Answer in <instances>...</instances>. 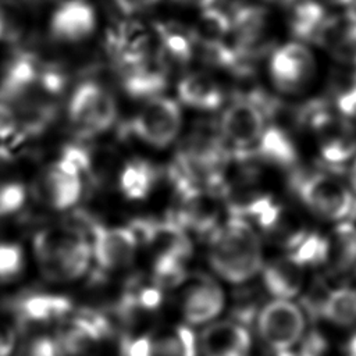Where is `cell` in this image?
Returning <instances> with one entry per match:
<instances>
[{
    "mask_svg": "<svg viewBox=\"0 0 356 356\" xmlns=\"http://www.w3.org/2000/svg\"><path fill=\"white\" fill-rule=\"evenodd\" d=\"M316 43L337 61L356 65V10L327 17Z\"/></svg>",
    "mask_w": 356,
    "mask_h": 356,
    "instance_id": "obj_18",
    "label": "cell"
},
{
    "mask_svg": "<svg viewBox=\"0 0 356 356\" xmlns=\"http://www.w3.org/2000/svg\"><path fill=\"white\" fill-rule=\"evenodd\" d=\"M14 163V154L8 147L0 146V178L8 171Z\"/></svg>",
    "mask_w": 356,
    "mask_h": 356,
    "instance_id": "obj_41",
    "label": "cell"
},
{
    "mask_svg": "<svg viewBox=\"0 0 356 356\" xmlns=\"http://www.w3.org/2000/svg\"><path fill=\"white\" fill-rule=\"evenodd\" d=\"M266 1H277V3L284 4V3H285V1H288V0H266Z\"/></svg>",
    "mask_w": 356,
    "mask_h": 356,
    "instance_id": "obj_44",
    "label": "cell"
},
{
    "mask_svg": "<svg viewBox=\"0 0 356 356\" xmlns=\"http://www.w3.org/2000/svg\"><path fill=\"white\" fill-rule=\"evenodd\" d=\"M161 0H113L115 7L125 15H136L149 11Z\"/></svg>",
    "mask_w": 356,
    "mask_h": 356,
    "instance_id": "obj_39",
    "label": "cell"
},
{
    "mask_svg": "<svg viewBox=\"0 0 356 356\" xmlns=\"http://www.w3.org/2000/svg\"><path fill=\"white\" fill-rule=\"evenodd\" d=\"M268 120L253 92L235 96L218 121V131L231 153H246L260 139Z\"/></svg>",
    "mask_w": 356,
    "mask_h": 356,
    "instance_id": "obj_6",
    "label": "cell"
},
{
    "mask_svg": "<svg viewBox=\"0 0 356 356\" xmlns=\"http://www.w3.org/2000/svg\"><path fill=\"white\" fill-rule=\"evenodd\" d=\"M18 328L11 317L0 318V356H10L17 348Z\"/></svg>",
    "mask_w": 356,
    "mask_h": 356,
    "instance_id": "obj_37",
    "label": "cell"
},
{
    "mask_svg": "<svg viewBox=\"0 0 356 356\" xmlns=\"http://www.w3.org/2000/svg\"><path fill=\"white\" fill-rule=\"evenodd\" d=\"M121 356H153L150 335H125L120 342Z\"/></svg>",
    "mask_w": 356,
    "mask_h": 356,
    "instance_id": "obj_36",
    "label": "cell"
},
{
    "mask_svg": "<svg viewBox=\"0 0 356 356\" xmlns=\"http://www.w3.org/2000/svg\"><path fill=\"white\" fill-rule=\"evenodd\" d=\"M277 167H291L298 160V149L285 128L267 124L257 143L246 153H241Z\"/></svg>",
    "mask_w": 356,
    "mask_h": 356,
    "instance_id": "obj_22",
    "label": "cell"
},
{
    "mask_svg": "<svg viewBox=\"0 0 356 356\" xmlns=\"http://www.w3.org/2000/svg\"><path fill=\"white\" fill-rule=\"evenodd\" d=\"M345 355L346 356H356V332L348 339Z\"/></svg>",
    "mask_w": 356,
    "mask_h": 356,
    "instance_id": "obj_43",
    "label": "cell"
},
{
    "mask_svg": "<svg viewBox=\"0 0 356 356\" xmlns=\"http://www.w3.org/2000/svg\"><path fill=\"white\" fill-rule=\"evenodd\" d=\"M29 191L19 181L0 182V218L17 214L26 203Z\"/></svg>",
    "mask_w": 356,
    "mask_h": 356,
    "instance_id": "obj_34",
    "label": "cell"
},
{
    "mask_svg": "<svg viewBox=\"0 0 356 356\" xmlns=\"http://www.w3.org/2000/svg\"><path fill=\"white\" fill-rule=\"evenodd\" d=\"M293 185L302 203L321 220L342 222L356 213V196L332 174L312 172Z\"/></svg>",
    "mask_w": 356,
    "mask_h": 356,
    "instance_id": "obj_4",
    "label": "cell"
},
{
    "mask_svg": "<svg viewBox=\"0 0 356 356\" xmlns=\"http://www.w3.org/2000/svg\"><path fill=\"white\" fill-rule=\"evenodd\" d=\"M114 71L120 86L129 97L149 100L165 90L171 68L156 50L140 60L117 65Z\"/></svg>",
    "mask_w": 356,
    "mask_h": 356,
    "instance_id": "obj_14",
    "label": "cell"
},
{
    "mask_svg": "<svg viewBox=\"0 0 356 356\" xmlns=\"http://www.w3.org/2000/svg\"><path fill=\"white\" fill-rule=\"evenodd\" d=\"M24 339L15 348V356H64L56 334L43 330L22 332Z\"/></svg>",
    "mask_w": 356,
    "mask_h": 356,
    "instance_id": "obj_32",
    "label": "cell"
},
{
    "mask_svg": "<svg viewBox=\"0 0 356 356\" xmlns=\"http://www.w3.org/2000/svg\"><path fill=\"white\" fill-rule=\"evenodd\" d=\"M261 278L264 288L275 299H291L303 288L305 267L286 254L263 266Z\"/></svg>",
    "mask_w": 356,
    "mask_h": 356,
    "instance_id": "obj_23",
    "label": "cell"
},
{
    "mask_svg": "<svg viewBox=\"0 0 356 356\" xmlns=\"http://www.w3.org/2000/svg\"><path fill=\"white\" fill-rule=\"evenodd\" d=\"M96 13L86 0H63L51 13L49 33L61 44H76L92 36Z\"/></svg>",
    "mask_w": 356,
    "mask_h": 356,
    "instance_id": "obj_15",
    "label": "cell"
},
{
    "mask_svg": "<svg viewBox=\"0 0 356 356\" xmlns=\"http://www.w3.org/2000/svg\"><path fill=\"white\" fill-rule=\"evenodd\" d=\"M21 35V26L13 6L0 3V42H14Z\"/></svg>",
    "mask_w": 356,
    "mask_h": 356,
    "instance_id": "obj_35",
    "label": "cell"
},
{
    "mask_svg": "<svg viewBox=\"0 0 356 356\" xmlns=\"http://www.w3.org/2000/svg\"><path fill=\"white\" fill-rule=\"evenodd\" d=\"M181 313L189 324H204L217 317L225 303L221 286L209 275L197 274L185 281Z\"/></svg>",
    "mask_w": 356,
    "mask_h": 356,
    "instance_id": "obj_16",
    "label": "cell"
},
{
    "mask_svg": "<svg viewBox=\"0 0 356 356\" xmlns=\"http://www.w3.org/2000/svg\"><path fill=\"white\" fill-rule=\"evenodd\" d=\"M4 307L19 332L44 330L51 324H60L75 310L70 298L46 292L19 293L10 299Z\"/></svg>",
    "mask_w": 356,
    "mask_h": 356,
    "instance_id": "obj_9",
    "label": "cell"
},
{
    "mask_svg": "<svg viewBox=\"0 0 356 356\" xmlns=\"http://www.w3.org/2000/svg\"><path fill=\"white\" fill-rule=\"evenodd\" d=\"M207 238L209 264L222 280L243 284L261 271V239L248 220L229 214Z\"/></svg>",
    "mask_w": 356,
    "mask_h": 356,
    "instance_id": "obj_1",
    "label": "cell"
},
{
    "mask_svg": "<svg viewBox=\"0 0 356 356\" xmlns=\"http://www.w3.org/2000/svg\"><path fill=\"white\" fill-rule=\"evenodd\" d=\"M157 53L170 68L186 67L196 56V38L192 29L177 22H156Z\"/></svg>",
    "mask_w": 356,
    "mask_h": 356,
    "instance_id": "obj_20",
    "label": "cell"
},
{
    "mask_svg": "<svg viewBox=\"0 0 356 356\" xmlns=\"http://www.w3.org/2000/svg\"><path fill=\"white\" fill-rule=\"evenodd\" d=\"M234 49L249 64H254L270 47L268 13L260 4L236 3L229 10Z\"/></svg>",
    "mask_w": 356,
    "mask_h": 356,
    "instance_id": "obj_13",
    "label": "cell"
},
{
    "mask_svg": "<svg viewBox=\"0 0 356 356\" xmlns=\"http://www.w3.org/2000/svg\"><path fill=\"white\" fill-rule=\"evenodd\" d=\"M179 6H184V7H191V8H199L200 11L202 10H206L209 7H213V6H217L220 0H171Z\"/></svg>",
    "mask_w": 356,
    "mask_h": 356,
    "instance_id": "obj_40",
    "label": "cell"
},
{
    "mask_svg": "<svg viewBox=\"0 0 356 356\" xmlns=\"http://www.w3.org/2000/svg\"><path fill=\"white\" fill-rule=\"evenodd\" d=\"M250 334L238 320H221L207 325L200 334L203 356H250Z\"/></svg>",
    "mask_w": 356,
    "mask_h": 356,
    "instance_id": "obj_17",
    "label": "cell"
},
{
    "mask_svg": "<svg viewBox=\"0 0 356 356\" xmlns=\"http://www.w3.org/2000/svg\"><path fill=\"white\" fill-rule=\"evenodd\" d=\"M320 313L337 325H352L356 323V289L337 288L323 299Z\"/></svg>",
    "mask_w": 356,
    "mask_h": 356,
    "instance_id": "obj_28",
    "label": "cell"
},
{
    "mask_svg": "<svg viewBox=\"0 0 356 356\" xmlns=\"http://www.w3.org/2000/svg\"><path fill=\"white\" fill-rule=\"evenodd\" d=\"M286 19L293 38L299 42H316L318 32L328 17L317 0H288L284 3Z\"/></svg>",
    "mask_w": 356,
    "mask_h": 356,
    "instance_id": "obj_24",
    "label": "cell"
},
{
    "mask_svg": "<svg viewBox=\"0 0 356 356\" xmlns=\"http://www.w3.org/2000/svg\"><path fill=\"white\" fill-rule=\"evenodd\" d=\"M257 330L266 345L282 355L300 339L305 331V317L289 299H275L260 310Z\"/></svg>",
    "mask_w": 356,
    "mask_h": 356,
    "instance_id": "obj_12",
    "label": "cell"
},
{
    "mask_svg": "<svg viewBox=\"0 0 356 356\" xmlns=\"http://www.w3.org/2000/svg\"><path fill=\"white\" fill-rule=\"evenodd\" d=\"M107 51L114 67L140 60L153 53L150 33L139 22L124 21L110 31Z\"/></svg>",
    "mask_w": 356,
    "mask_h": 356,
    "instance_id": "obj_19",
    "label": "cell"
},
{
    "mask_svg": "<svg viewBox=\"0 0 356 356\" xmlns=\"http://www.w3.org/2000/svg\"><path fill=\"white\" fill-rule=\"evenodd\" d=\"M33 254L42 275L51 282H71L86 274L92 248L79 225H57L38 231Z\"/></svg>",
    "mask_w": 356,
    "mask_h": 356,
    "instance_id": "obj_2",
    "label": "cell"
},
{
    "mask_svg": "<svg viewBox=\"0 0 356 356\" xmlns=\"http://www.w3.org/2000/svg\"><path fill=\"white\" fill-rule=\"evenodd\" d=\"M24 249L15 242H0V282L15 281L24 271Z\"/></svg>",
    "mask_w": 356,
    "mask_h": 356,
    "instance_id": "obj_33",
    "label": "cell"
},
{
    "mask_svg": "<svg viewBox=\"0 0 356 356\" xmlns=\"http://www.w3.org/2000/svg\"><path fill=\"white\" fill-rule=\"evenodd\" d=\"M182 128L179 103L167 96L145 100L143 106L125 124L124 131L147 146L163 149L170 146Z\"/></svg>",
    "mask_w": 356,
    "mask_h": 356,
    "instance_id": "obj_5",
    "label": "cell"
},
{
    "mask_svg": "<svg viewBox=\"0 0 356 356\" xmlns=\"http://www.w3.org/2000/svg\"><path fill=\"white\" fill-rule=\"evenodd\" d=\"M18 131V122L14 111L6 103L0 102V140L14 136Z\"/></svg>",
    "mask_w": 356,
    "mask_h": 356,
    "instance_id": "obj_38",
    "label": "cell"
},
{
    "mask_svg": "<svg viewBox=\"0 0 356 356\" xmlns=\"http://www.w3.org/2000/svg\"><path fill=\"white\" fill-rule=\"evenodd\" d=\"M110 320L97 310H74L54 331L64 356H90L111 334Z\"/></svg>",
    "mask_w": 356,
    "mask_h": 356,
    "instance_id": "obj_11",
    "label": "cell"
},
{
    "mask_svg": "<svg viewBox=\"0 0 356 356\" xmlns=\"http://www.w3.org/2000/svg\"><path fill=\"white\" fill-rule=\"evenodd\" d=\"M330 252V239L317 232H306L289 250L291 256L300 266H318L327 263Z\"/></svg>",
    "mask_w": 356,
    "mask_h": 356,
    "instance_id": "obj_31",
    "label": "cell"
},
{
    "mask_svg": "<svg viewBox=\"0 0 356 356\" xmlns=\"http://www.w3.org/2000/svg\"><path fill=\"white\" fill-rule=\"evenodd\" d=\"M178 100L191 108L214 111L222 106L225 95L221 85L207 72H189L177 85Z\"/></svg>",
    "mask_w": 356,
    "mask_h": 356,
    "instance_id": "obj_21",
    "label": "cell"
},
{
    "mask_svg": "<svg viewBox=\"0 0 356 356\" xmlns=\"http://www.w3.org/2000/svg\"><path fill=\"white\" fill-rule=\"evenodd\" d=\"M349 188L353 192V195L356 196V156L352 160V164L349 168Z\"/></svg>",
    "mask_w": 356,
    "mask_h": 356,
    "instance_id": "obj_42",
    "label": "cell"
},
{
    "mask_svg": "<svg viewBox=\"0 0 356 356\" xmlns=\"http://www.w3.org/2000/svg\"><path fill=\"white\" fill-rule=\"evenodd\" d=\"M330 239L328 260L337 271H346L356 266V225L342 221Z\"/></svg>",
    "mask_w": 356,
    "mask_h": 356,
    "instance_id": "obj_27",
    "label": "cell"
},
{
    "mask_svg": "<svg viewBox=\"0 0 356 356\" xmlns=\"http://www.w3.org/2000/svg\"><path fill=\"white\" fill-rule=\"evenodd\" d=\"M153 356H196L197 343L185 325L164 328L150 335Z\"/></svg>",
    "mask_w": 356,
    "mask_h": 356,
    "instance_id": "obj_26",
    "label": "cell"
},
{
    "mask_svg": "<svg viewBox=\"0 0 356 356\" xmlns=\"http://www.w3.org/2000/svg\"><path fill=\"white\" fill-rule=\"evenodd\" d=\"M353 6H355V10H356V0H355V4H353Z\"/></svg>",
    "mask_w": 356,
    "mask_h": 356,
    "instance_id": "obj_46",
    "label": "cell"
},
{
    "mask_svg": "<svg viewBox=\"0 0 356 356\" xmlns=\"http://www.w3.org/2000/svg\"><path fill=\"white\" fill-rule=\"evenodd\" d=\"M159 182V170L147 160H128L118 171V189L128 200H143Z\"/></svg>",
    "mask_w": 356,
    "mask_h": 356,
    "instance_id": "obj_25",
    "label": "cell"
},
{
    "mask_svg": "<svg viewBox=\"0 0 356 356\" xmlns=\"http://www.w3.org/2000/svg\"><path fill=\"white\" fill-rule=\"evenodd\" d=\"M82 225L92 236V259L102 273H114L132 264L139 242L128 225L108 227L89 217L82 218Z\"/></svg>",
    "mask_w": 356,
    "mask_h": 356,
    "instance_id": "obj_8",
    "label": "cell"
},
{
    "mask_svg": "<svg viewBox=\"0 0 356 356\" xmlns=\"http://www.w3.org/2000/svg\"><path fill=\"white\" fill-rule=\"evenodd\" d=\"M268 74L277 90L285 95H299L313 83L317 60L306 43L288 42L273 50Z\"/></svg>",
    "mask_w": 356,
    "mask_h": 356,
    "instance_id": "obj_7",
    "label": "cell"
},
{
    "mask_svg": "<svg viewBox=\"0 0 356 356\" xmlns=\"http://www.w3.org/2000/svg\"><path fill=\"white\" fill-rule=\"evenodd\" d=\"M196 40H225L232 31L229 10L213 6L200 11L199 21L192 29Z\"/></svg>",
    "mask_w": 356,
    "mask_h": 356,
    "instance_id": "obj_30",
    "label": "cell"
},
{
    "mask_svg": "<svg viewBox=\"0 0 356 356\" xmlns=\"http://www.w3.org/2000/svg\"><path fill=\"white\" fill-rule=\"evenodd\" d=\"M353 83L356 85V74H355V76H353Z\"/></svg>",
    "mask_w": 356,
    "mask_h": 356,
    "instance_id": "obj_45",
    "label": "cell"
},
{
    "mask_svg": "<svg viewBox=\"0 0 356 356\" xmlns=\"http://www.w3.org/2000/svg\"><path fill=\"white\" fill-rule=\"evenodd\" d=\"M188 280L186 260L171 254V253H157L152 266L150 281L160 289H172Z\"/></svg>",
    "mask_w": 356,
    "mask_h": 356,
    "instance_id": "obj_29",
    "label": "cell"
},
{
    "mask_svg": "<svg viewBox=\"0 0 356 356\" xmlns=\"http://www.w3.org/2000/svg\"><path fill=\"white\" fill-rule=\"evenodd\" d=\"M83 192V175L75 164L60 154L47 165L32 185V195L39 203L64 211L74 207Z\"/></svg>",
    "mask_w": 356,
    "mask_h": 356,
    "instance_id": "obj_10",
    "label": "cell"
},
{
    "mask_svg": "<svg viewBox=\"0 0 356 356\" xmlns=\"http://www.w3.org/2000/svg\"><path fill=\"white\" fill-rule=\"evenodd\" d=\"M118 117L111 90L95 79L78 83L67 102V120L79 140L96 138L114 127Z\"/></svg>",
    "mask_w": 356,
    "mask_h": 356,
    "instance_id": "obj_3",
    "label": "cell"
}]
</instances>
